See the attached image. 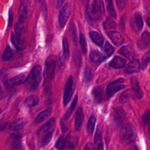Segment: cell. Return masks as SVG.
<instances>
[{
	"instance_id": "3",
	"label": "cell",
	"mask_w": 150,
	"mask_h": 150,
	"mask_svg": "<svg viewBox=\"0 0 150 150\" xmlns=\"http://www.w3.org/2000/svg\"><path fill=\"white\" fill-rule=\"evenodd\" d=\"M56 66V58L54 56H49L46 60L43 77L45 79V84L46 86H51L50 81L54 76L55 69Z\"/></svg>"
},
{
	"instance_id": "56",
	"label": "cell",
	"mask_w": 150,
	"mask_h": 150,
	"mask_svg": "<svg viewBox=\"0 0 150 150\" xmlns=\"http://www.w3.org/2000/svg\"><path fill=\"white\" fill-rule=\"evenodd\" d=\"M146 22H147V24L148 25V26H149V28H150V18H147Z\"/></svg>"
},
{
	"instance_id": "38",
	"label": "cell",
	"mask_w": 150,
	"mask_h": 150,
	"mask_svg": "<svg viewBox=\"0 0 150 150\" xmlns=\"http://www.w3.org/2000/svg\"><path fill=\"white\" fill-rule=\"evenodd\" d=\"M107 2V11L110 15L113 18L116 17V14H115V11L114 10L113 4L112 0H106Z\"/></svg>"
},
{
	"instance_id": "32",
	"label": "cell",
	"mask_w": 150,
	"mask_h": 150,
	"mask_svg": "<svg viewBox=\"0 0 150 150\" xmlns=\"http://www.w3.org/2000/svg\"><path fill=\"white\" fill-rule=\"evenodd\" d=\"M62 45H63V56L65 59H67L69 56V46L68 42L66 38H64L62 40Z\"/></svg>"
},
{
	"instance_id": "51",
	"label": "cell",
	"mask_w": 150,
	"mask_h": 150,
	"mask_svg": "<svg viewBox=\"0 0 150 150\" xmlns=\"http://www.w3.org/2000/svg\"><path fill=\"white\" fill-rule=\"evenodd\" d=\"M13 21V13L12 11V9L10 8L9 9V15H8V27H10L12 25Z\"/></svg>"
},
{
	"instance_id": "33",
	"label": "cell",
	"mask_w": 150,
	"mask_h": 150,
	"mask_svg": "<svg viewBox=\"0 0 150 150\" xmlns=\"http://www.w3.org/2000/svg\"><path fill=\"white\" fill-rule=\"evenodd\" d=\"M12 57V52L9 45H7L2 55V59L4 61L9 60Z\"/></svg>"
},
{
	"instance_id": "8",
	"label": "cell",
	"mask_w": 150,
	"mask_h": 150,
	"mask_svg": "<svg viewBox=\"0 0 150 150\" xmlns=\"http://www.w3.org/2000/svg\"><path fill=\"white\" fill-rule=\"evenodd\" d=\"M70 11L71 8L69 4H66L61 9L59 15V22L61 28H63L65 26L69 18Z\"/></svg>"
},
{
	"instance_id": "55",
	"label": "cell",
	"mask_w": 150,
	"mask_h": 150,
	"mask_svg": "<svg viewBox=\"0 0 150 150\" xmlns=\"http://www.w3.org/2000/svg\"><path fill=\"white\" fill-rule=\"evenodd\" d=\"M88 1H89V0H81V2H82L83 4H84V5L87 4V3L88 2Z\"/></svg>"
},
{
	"instance_id": "59",
	"label": "cell",
	"mask_w": 150,
	"mask_h": 150,
	"mask_svg": "<svg viewBox=\"0 0 150 150\" xmlns=\"http://www.w3.org/2000/svg\"><path fill=\"white\" fill-rule=\"evenodd\" d=\"M1 112V109H0V113Z\"/></svg>"
},
{
	"instance_id": "31",
	"label": "cell",
	"mask_w": 150,
	"mask_h": 150,
	"mask_svg": "<svg viewBox=\"0 0 150 150\" xmlns=\"http://www.w3.org/2000/svg\"><path fill=\"white\" fill-rule=\"evenodd\" d=\"M96 124V117L94 115L90 116L88 122H87V129L89 133H92L94 131V127Z\"/></svg>"
},
{
	"instance_id": "7",
	"label": "cell",
	"mask_w": 150,
	"mask_h": 150,
	"mask_svg": "<svg viewBox=\"0 0 150 150\" xmlns=\"http://www.w3.org/2000/svg\"><path fill=\"white\" fill-rule=\"evenodd\" d=\"M123 83L124 79L122 78H120L110 83L108 85L106 90L107 95L110 97H111L117 92L124 88L125 86L123 84Z\"/></svg>"
},
{
	"instance_id": "58",
	"label": "cell",
	"mask_w": 150,
	"mask_h": 150,
	"mask_svg": "<svg viewBox=\"0 0 150 150\" xmlns=\"http://www.w3.org/2000/svg\"><path fill=\"white\" fill-rule=\"evenodd\" d=\"M130 150H138V148H137L136 146H132V147L131 148V149Z\"/></svg>"
},
{
	"instance_id": "43",
	"label": "cell",
	"mask_w": 150,
	"mask_h": 150,
	"mask_svg": "<svg viewBox=\"0 0 150 150\" xmlns=\"http://www.w3.org/2000/svg\"><path fill=\"white\" fill-rule=\"evenodd\" d=\"M40 7H41V10H42L43 16L45 19L47 16V13L46 2L45 0H40Z\"/></svg>"
},
{
	"instance_id": "19",
	"label": "cell",
	"mask_w": 150,
	"mask_h": 150,
	"mask_svg": "<svg viewBox=\"0 0 150 150\" xmlns=\"http://www.w3.org/2000/svg\"><path fill=\"white\" fill-rule=\"evenodd\" d=\"M27 121L25 118H19L10 124L9 128L12 131H19L26 124Z\"/></svg>"
},
{
	"instance_id": "1",
	"label": "cell",
	"mask_w": 150,
	"mask_h": 150,
	"mask_svg": "<svg viewBox=\"0 0 150 150\" xmlns=\"http://www.w3.org/2000/svg\"><path fill=\"white\" fill-rule=\"evenodd\" d=\"M105 9L103 0H93L91 6H88L86 11V16L90 25H94L102 18Z\"/></svg>"
},
{
	"instance_id": "41",
	"label": "cell",
	"mask_w": 150,
	"mask_h": 150,
	"mask_svg": "<svg viewBox=\"0 0 150 150\" xmlns=\"http://www.w3.org/2000/svg\"><path fill=\"white\" fill-rule=\"evenodd\" d=\"M57 65L59 70L61 71H63L65 66V58L63 54H62L61 53H60L59 56Z\"/></svg>"
},
{
	"instance_id": "48",
	"label": "cell",
	"mask_w": 150,
	"mask_h": 150,
	"mask_svg": "<svg viewBox=\"0 0 150 150\" xmlns=\"http://www.w3.org/2000/svg\"><path fill=\"white\" fill-rule=\"evenodd\" d=\"M115 2L117 7L120 9H123L127 4V0H115Z\"/></svg>"
},
{
	"instance_id": "15",
	"label": "cell",
	"mask_w": 150,
	"mask_h": 150,
	"mask_svg": "<svg viewBox=\"0 0 150 150\" xmlns=\"http://www.w3.org/2000/svg\"><path fill=\"white\" fill-rule=\"evenodd\" d=\"M56 122V120L54 118H50L46 123H45L38 131V135H41L43 134L47 133L52 130L53 127H54Z\"/></svg>"
},
{
	"instance_id": "28",
	"label": "cell",
	"mask_w": 150,
	"mask_h": 150,
	"mask_svg": "<svg viewBox=\"0 0 150 150\" xmlns=\"http://www.w3.org/2000/svg\"><path fill=\"white\" fill-rule=\"evenodd\" d=\"M53 132H54V130L52 129V130L50 131L49 132H47V134L42 138V139L40 141V146L41 147H44L46 145L48 144V143L51 141V139L53 137Z\"/></svg>"
},
{
	"instance_id": "4",
	"label": "cell",
	"mask_w": 150,
	"mask_h": 150,
	"mask_svg": "<svg viewBox=\"0 0 150 150\" xmlns=\"http://www.w3.org/2000/svg\"><path fill=\"white\" fill-rule=\"evenodd\" d=\"M120 137L127 144L134 142L137 137V132L135 128L131 124H125L121 129Z\"/></svg>"
},
{
	"instance_id": "35",
	"label": "cell",
	"mask_w": 150,
	"mask_h": 150,
	"mask_svg": "<svg viewBox=\"0 0 150 150\" xmlns=\"http://www.w3.org/2000/svg\"><path fill=\"white\" fill-rule=\"evenodd\" d=\"M142 120L144 124L146 126L148 131V133L150 135V111L146 112L142 117Z\"/></svg>"
},
{
	"instance_id": "53",
	"label": "cell",
	"mask_w": 150,
	"mask_h": 150,
	"mask_svg": "<svg viewBox=\"0 0 150 150\" xmlns=\"http://www.w3.org/2000/svg\"><path fill=\"white\" fill-rule=\"evenodd\" d=\"M93 145L91 143L88 142L86 144L83 150H93Z\"/></svg>"
},
{
	"instance_id": "12",
	"label": "cell",
	"mask_w": 150,
	"mask_h": 150,
	"mask_svg": "<svg viewBox=\"0 0 150 150\" xmlns=\"http://www.w3.org/2000/svg\"><path fill=\"white\" fill-rule=\"evenodd\" d=\"M144 25L142 19L139 13H135L131 20V26L136 32L140 31Z\"/></svg>"
},
{
	"instance_id": "10",
	"label": "cell",
	"mask_w": 150,
	"mask_h": 150,
	"mask_svg": "<svg viewBox=\"0 0 150 150\" xmlns=\"http://www.w3.org/2000/svg\"><path fill=\"white\" fill-rule=\"evenodd\" d=\"M125 112L121 107H117L114 109L112 114V120L115 124H120L125 118Z\"/></svg>"
},
{
	"instance_id": "16",
	"label": "cell",
	"mask_w": 150,
	"mask_h": 150,
	"mask_svg": "<svg viewBox=\"0 0 150 150\" xmlns=\"http://www.w3.org/2000/svg\"><path fill=\"white\" fill-rule=\"evenodd\" d=\"M126 60L120 56H115L110 63V66L114 69H122L125 67Z\"/></svg>"
},
{
	"instance_id": "24",
	"label": "cell",
	"mask_w": 150,
	"mask_h": 150,
	"mask_svg": "<svg viewBox=\"0 0 150 150\" xmlns=\"http://www.w3.org/2000/svg\"><path fill=\"white\" fill-rule=\"evenodd\" d=\"M52 108L49 107V108H47L46 110H43V111L40 112L36 118H35V122H38V123H39V122H41L43 121L47 118L49 117V116L52 113Z\"/></svg>"
},
{
	"instance_id": "17",
	"label": "cell",
	"mask_w": 150,
	"mask_h": 150,
	"mask_svg": "<svg viewBox=\"0 0 150 150\" xmlns=\"http://www.w3.org/2000/svg\"><path fill=\"white\" fill-rule=\"evenodd\" d=\"M90 36L92 41L97 45L101 46L104 43V38L103 36L97 31H91L89 33Z\"/></svg>"
},
{
	"instance_id": "25",
	"label": "cell",
	"mask_w": 150,
	"mask_h": 150,
	"mask_svg": "<svg viewBox=\"0 0 150 150\" xmlns=\"http://www.w3.org/2000/svg\"><path fill=\"white\" fill-rule=\"evenodd\" d=\"M92 94L97 103H100L101 101L103 99V91L101 87L98 86L94 87L92 90Z\"/></svg>"
},
{
	"instance_id": "26",
	"label": "cell",
	"mask_w": 150,
	"mask_h": 150,
	"mask_svg": "<svg viewBox=\"0 0 150 150\" xmlns=\"http://www.w3.org/2000/svg\"><path fill=\"white\" fill-rule=\"evenodd\" d=\"M39 103V98L36 96H30L25 101V104L29 107H33Z\"/></svg>"
},
{
	"instance_id": "44",
	"label": "cell",
	"mask_w": 150,
	"mask_h": 150,
	"mask_svg": "<svg viewBox=\"0 0 150 150\" xmlns=\"http://www.w3.org/2000/svg\"><path fill=\"white\" fill-rule=\"evenodd\" d=\"M150 62V51H148L142 57V67L144 69L147 64Z\"/></svg>"
},
{
	"instance_id": "20",
	"label": "cell",
	"mask_w": 150,
	"mask_h": 150,
	"mask_svg": "<svg viewBox=\"0 0 150 150\" xmlns=\"http://www.w3.org/2000/svg\"><path fill=\"white\" fill-rule=\"evenodd\" d=\"M84 119L83 110L81 107H79L76 112L75 118V128L76 130H79L82 125Z\"/></svg>"
},
{
	"instance_id": "34",
	"label": "cell",
	"mask_w": 150,
	"mask_h": 150,
	"mask_svg": "<svg viewBox=\"0 0 150 150\" xmlns=\"http://www.w3.org/2000/svg\"><path fill=\"white\" fill-rule=\"evenodd\" d=\"M79 41H80V45L81 51H82L83 53L85 54L87 52V43H86L85 37L82 33L80 34Z\"/></svg>"
},
{
	"instance_id": "54",
	"label": "cell",
	"mask_w": 150,
	"mask_h": 150,
	"mask_svg": "<svg viewBox=\"0 0 150 150\" xmlns=\"http://www.w3.org/2000/svg\"><path fill=\"white\" fill-rule=\"evenodd\" d=\"M97 150H104V145L102 142H100Z\"/></svg>"
},
{
	"instance_id": "18",
	"label": "cell",
	"mask_w": 150,
	"mask_h": 150,
	"mask_svg": "<svg viewBox=\"0 0 150 150\" xmlns=\"http://www.w3.org/2000/svg\"><path fill=\"white\" fill-rule=\"evenodd\" d=\"M140 69V63L137 59H134L127 66L125 72L128 74H131L137 72Z\"/></svg>"
},
{
	"instance_id": "14",
	"label": "cell",
	"mask_w": 150,
	"mask_h": 150,
	"mask_svg": "<svg viewBox=\"0 0 150 150\" xmlns=\"http://www.w3.org/2000/svg\"><path fill=\"white\" fill-rule=\"evenodd\" d=\"M108 36L112 42L117 46L122 45L124 42V39L122 35L118 32L111 30L108 33Z\"/></svg>"
},
{
	"instance_id": "21",
	"label": "cell",
	"mask_w": 150,
	"mask_h": 150,
	"mask_svg": "<svg viewBox=\"0 0 150 150\" xmlns=\"http://www.w3.org/2000/svg\"><path fill=\"white\" fill-rule=\"evenodd\" d=\"M119 53L127 58H131L134 55V50L131 46L126 45L121 47Z\"/></svg>"
},
{
	"instance_id": "45",
	"label": "cell",
	"mask_w": 150,
	"mask_h": 150,
	"mask_svg": "<svg viewBox=\"0 0 150 150\" xmlns=\"http://www.w3.org/2000/svg\"><path fill=\"white\" fill-rule=\"evenodd\" d=\"M70 28V32H71L73 41L76 44L77 43V33H76L77 32H76V26L73 23H72L71 24Z\"/></svg>"
},
{
	"instance_id": "40",
	"label": "cell",
	"mask_w": 150,
	"mask_h": 150,
	"mask_svg": "<svg viewBox=\"0 0 150 150\" xmlns=\"http://www.w3.org/2000/svg\"><path fill=\"white\" fill-rule=\"evenodd\" d=\"M103 26H104V28L105 29H114L116 26V23L112 19L107 18V20L104 22Z\"/></svg>"
},
{
	"instance_id": "13",
	"label": "cell",
	"mask_w": 150,
	"mask_h": 150,
	"mask_svg": "<svg viewBox=\"0 0 150 150\" xmlns=\"http://www.w3.org/2000/svg\"><path fill=\"white\" fill-rule=\"evenodd\" d=\"M28 74L25 73H21L12 77L9 80V85L12 86H16L25 83L28 78Z\"/></svg>"
},
{
	"instance_id": "9",
	"label": "cell",
	"mask_w": 150,
	"mask_h": 150,
	"mask_svg": "<svg viewBox=\"0 0 150 150\" xmlns=\"http://www.w3.org/2000/svg\"><path fill=\"white\" fill-rule=\"evenodd\" d=\"M11 40L14 47L19 51H22L25 49L26 44L25 40L21 35H18L16 33H12L11 35Z\"/></svg>"
},
{
	"instance_id": "39",
	"label": "cell",
	"mask_w": 150,
	"mask_h": 150,
	"mask_svg": "<svg viewBox=\"0 0 150 150\" xmlns=\"http://www.w3.org/2000/svg\"><path fill=\"white\" fill-rule=\"evenodd\" d=\"M79 142V138L76 137H69L67 140V146L69 148L73 149L76 146Z\"/></svg>"
},
{
	"instance_id": "2",
	"label": "cell",
	"mask_w": 150,
	"mask_h": 150,
	"mask_svg": "<svg viewBox=\"0 0 150 150\" xmlns=\"http://www.w3.org/2000/svg\"><path fill=\"white\" fill-rule=\"evenodd\" d=\"M42 79V67L39 65L35 66L28 74L26 86L29 90H35L39 86Z\"/></svg>"
},
{
	"instance_id": "46",
	"label": "cell",
	"mask_w": 150,
	"mask_h": 150,
	"mask_svg": "<svg viewBox=\"0 0 150 150\" xmlns=\"http://www.w3.org/2000/svg\"><path fill=\"white\" fill-rule=\"evenodd\" d=\"M21 137H20L19 135L13 134L10 137L9 139V141L12 144V145H13V144L19 143V141L21 140Z\"/></svg>"
},
{
	"instance_id": "37",
	"label": "cell",
	"mask_w": 150,
	"mask_h": 150,
	"mask_svg": "<svg viewBox=\"0 0 150 150\" xmlns=\"http://www.w3.org/2000/svg\"><path fill=\"white\" fill-rule=\"evenodd\" d=\"M77 100H78V97H77V95H76L75 96V97H74V100H73V102H72L70 108H69V110H67V112L65 114V118H68L70 116V115L71 114L72 112L73 111L76 105V104L77 103Z\"/></svg>"
},
{
	"instance_id": "47",
	"label": "cell",
	"mask_w": 150,
	"mask_h": 150,
	"mask_svg": "<svg viewBox=\"0 0 150 150\" xmlns=\"http://www.w3.org/2000/svg\"><path fill=\"white\" fill-rule=\"evenodd\" d=\"M101 129H100V128H99V127L98 126L97 128V129H96V132L95 136H94V142H95L96 144L100 142V141H101Z\"/></svg>"
},
{
	"instance_id": "29",
	"label": "cell",
	"mask_w": 150,
	"mask_h": 150,
	"mask_svg": "<svg viewBox=\"0 0 150 150\" xmlns=\"http://www.w3.org/2000/svg\"><path fill=\"white\" fill-rule=\"evenodd\" d=\"M102 50L107 57H110L114 53V48L108 42H105L104 45L102 47Z\"/></svg>"
},
{
	"instance_id": "57",
	"label": "cell",
	"mask_w": 150,
	"mask_h": 150,
	"mask_svg": "<svg viewBox=\"0 0 150 150\" xmlns=\"http://www.w3.org/2000/svg\"><path fill=\"white\" fill-rule=\"evenodd\" d=\"M2 96V88L0 86V99L1 98Z\"/></svg>"
},
{
	"instance_id": "11",
	"label": "cell",
	"mask_w": 150,
	"mask_h": 150,
	"mask_svg": "<svg viewBox=\"0 0 150 150\" xmlns=\"http://www.w3.org/2000/svg\"><path fill=\"white\" fill-rule=\"evenodd\" d=\"M131 92L132 96L137 98L140 99L143 96L142 91L141 89V87L139 84V82L135 78H132L131 80Z\"/></svg>"
},
{
	"instance_id": "52",
	"label": "cell",
	"mask_w": 150,
	"mask_h": 150,
	"mask_svg": "<svg viewBox=\"0 0 150 150\" xmlns=\"http://www.w3.org/2000/svg\"><path fill=\"white\" fill-rule=\"evenodd\" d=\"M64 0H54V5L57 9H59L64 2Z\"/></svg>"
},
{
	"instance_id": "6",
	"label": "cell",
	"mask_w": 150,
	"mask_h": 150,
	"mask_svg": "<svg viewBox=\"0 0 150 150\" xmlns=\"http://www.w3.org/2000/svg\"><path fill=\"white\" fill-rule=\"evenodd\" d=\"M29 12L28 8V4L25 0H21L20 6L19 8L18 12V22H17V25L24 26V24L25 23Z\"/></svg>"
},
{
	"instance_id": "42",
	"label": "cell",
	"mask_w": 150,
	"mask_h": 150,
	"mask_svg": "<svg viewBox=\"0 0 150 150\" xmlns=\"http://www.w3.org/2000/svg\"><path fill=\"white\" fill-rule=\"evenodd\" d=\"M84 77V80L86 81H90L93 77V74H92L91 71L90 69V68H88V67H86L85 68Z\"/></svg>"
},
{
	"instance_id": "49",
	"label": "cell",
	"mask_w": 150,
	"mask_h": 150,
	"mask_svg": "<svg viewBox=\"0 0 150 150\" xmlns=\"http://www.w3.org/2000/svg\"><path fill=\"white\" fill-rule=\"evenodd\" d=\"M74 62L77 66L80 64L81 63V56L78 51H76L74 54Z\"/></svg>"
},
{
	"instance_id": "50",
	"label": "cell",
	"mask_w": 150,
	"mask_h": 150,
	"mask_svg": "<svg viewBox=\"0 0 150 150\" xmlns=\"http://www.w3.org/2000/svg\"><path fill=\"white\" fill-rule=\"evenodd\" d=\"M8 150H25L23 146L20 143L12 145V146Z\"/></svg>"
},
{
	"instance_id": "30",
	"label": "cell",
	"mask_w": 150,
	"mask_h": 150,
	"mask_svg": "<svg viewBox=\"0 0 150 150\" xmlns=\"http://www.w3.org/2000/svg\"><path fill=\"white\" fill-rule=\"evenodd\" d=\"M133 96L131 90H127L126 91H125L124 93H122L120 96V101L121 103L124 104V103H127L129 100L130 99V98Z\"/></svg>"
},
{
	"instance_id": "36",
	"label": "cell",
	"mask_w": 150,
	"mask_h": 150,
	"mask_svg": "<svg viewBox=\"0 0 150 150\" xmlns=\"http://www.w3.org/2000/svg\"><path fill=\"white\" fill-rule=\"evenodd\" d=\"M66 142L63 136L60 137L56 142V144H55L56 148L58 150H62L63 149H64L66 145Z\"/></svg>"
},
{
	"instance_id": "27",
	"label": "cell",
	"mask_w": 150,
	"mask_h": 150,
	"mask_svg": "<svg viewBox=\"0 0 150 150\" xmlns=\"http://www.w3.org/2000/svg\"><path fill=\"white\" fill-rule=\"evenodd\" d=\"M0 77L1 79L4 84V85L6 87H8L10 86L9 83V80H8V71L7 69L5 68H2L1 71H0Z\"/></svg>"
},
{
	"instance_id": "5",
	"label": "cell",
	"mask_w": 150,
	"mask_h": 150,
	"mask_svg": "<svg viewBox=\"0 0 150 150\" xmlns=\"http://www.w3.org/2000/svg\"><path fill=\"white\" fill-rule=\"evenodd\" d=\"M74 91V81H73V77L72 76H70L68 80H67L64 91V95H63V104L64 105L66 106L69 103L70 100L71 98V97L73 94Z\"/></svg>"
},
{
	"instance_id": "23",
	"label": "cell",
	"mask_w": 150,
	"mask_h": 150,
	"mask_svg": "<svg viewBox=\"0 0 150 150\" xmlns=\"http://www.w3.org/2000/svg\"><path fill=\"white\" fill-rule=\"evenodd\" d=\"M90 60L94 63H99L104 61L105 57L97 51L91 52L90 54Z\"/></svg>"
},
{
	"instance_id": "22",
	"label": "cell",
	"mask_w": 150,
	"mask_h": 150,
	"mask_svg": "<svg viewBox=\"0 0 150 150\" xmlns=\"http://www.w3.org/2000/svg\"><path fill=\"white\" fill-rule=\"evenodd\" d=\"M138 46L144 49L150 45V33L148 32H144L141 36V40L138 43Z\"/></svg>"
}]
</instances>
